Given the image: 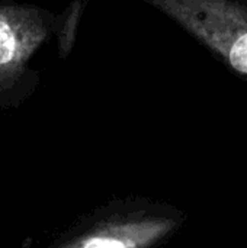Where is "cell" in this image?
<instances>
[{
	"label": "cell",
	"mask_w": 247,
	"mask_h": 248,
	"mask_svg": "<svg viewBox=\"0 0 247 248\" xmlns=\"http://www.w3.org/2000/svg\"><path fill=\"white\" fill-rule=\"evenodd\" d=\"M175 222L172 219H151L103 230L82 240L74 248H147L165 237Z\"/></svg>",
	"instance_id": "cell-2"
},
{
	"label": "cell",
	"mask_w": 247,
	"mask_h": 248,
	"mask_svg": "<svg viewBox=\"0 0 247 248\" xmlns=\"http://www.w3.org/2000/svg\"><path fill=\"white\" fill-rule=\"evenodd\" d=\"M192 35L247 76V7L234 0H153Z\"/></svg>",
	"instance_id": "cell-1"
},
{
	"label": "cell",
	"mask_w": 247,
	"mask_h": 248,
	"mask_svg": "<svg viewBox=\"0 0 247 248\" xmlns=\"http://www.w3.org/2000/svg\"><path fill=\"white\" fill-rule=\"evenodd\" d=\"M22 52L17 29L3 16H0V67L12 65Z\"/></svg>",
	"instance_id": "cell-3"
}]
</instances>
